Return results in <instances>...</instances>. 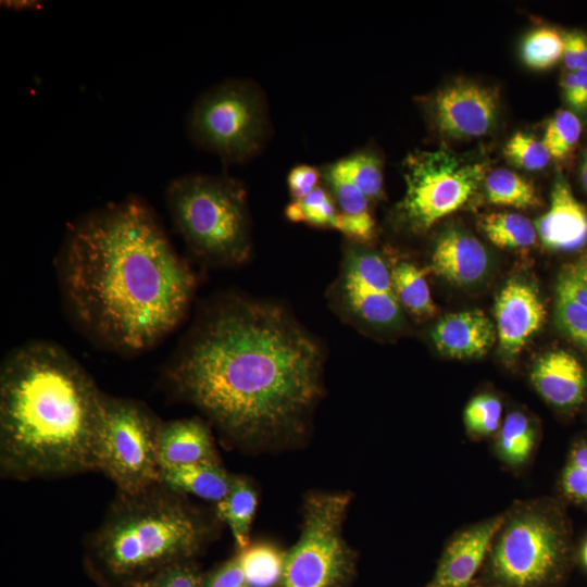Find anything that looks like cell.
<instances>
[{"mask_svg":"<svg viewBox=\"0 0 587 587\" xmlns=\"http://www.w3.org/2000/svg\"><path fill=\"white\" fill-rule=\"evenodd\" d=\"M322 359L283 309L227 298L191 329L166 377L229 440L259 447L301 432L322 394Z\"/></svg>","mask_w":587,"mask_h":587,"instance_id":"obj_1","label":"cell"},{"mask_svg":"<svg viewBox=\"0 0 587 587\" xmlns=\"http://www.w3.org/2000/svg\"><path fill=\"white\" fill-rule=\"evenodd\" d=\"M57 273L75 324L120 353L150 349L174 330L196 286L154 210L137 196L77 217L65 233Z\"/></svg>","mask_w":587,"mask_h":587,"instance_id":"obj_2","label":"cell"},{"mask_svg":"<svg viewBox=\"0 0 587 587\" xmlns=\"http://www.w3.org/2000/svg\"><path fill=\"white\" fill-rule=\"evenodd\" d=\"M105 394L61 346L32 340L0 370V472L15 479L99 470Z\"/></svg>","mask_w":587,"mask_h":587,"instance_id":"obj_3","label":"cell"},{"mask_svg":"<svg viewBox=\"0 0 587 587\" xmlns=\"http://www.w3.org/2000/svg\"><path fill=\"white\" fill-rule=\"evenodd\" d=\"M213 532L212 520L159 483L118 492L87 539L85 567L100 587H132L170 564L195 560Z\"/></svg>","mask_w":587,"mask_h":587,"instance_id":"obj_4","label":"cell"},{"mask_svg":"<svg viewBox=\"0 0 587 587\" xmlns=\"http://www.w3.org/2000/svg\"><path fill=\"white\" fill-rule=\"evenodd\" d=\"M165 203L174 228L199 260L242 263L251 250L243 186L223 175L186 174L167 185Z\"/></svg>","mask_w":587,"mask_h":587,"instance_id":"obj_5","label":"cell"},{"mask_svg":"<svg viewBox=\"0 0 587 587\" xmlns=\"http://www.w3.org/2000/svg\"><path fill=\"white\" fill-rule=\"evenodd\" d=\"M347 492L310 494L297 542L286 552L278 587H350L357 557L342 536Z\"/></svg>","mask_w":587,"mask_h":587,"instance_id":"obj_6","label":"cell"},{"mask_svg":"<svg viewBox=\"0 0 587 587\" xmlns=\"http://www.w3.org/2000/svg\"><path fill=\"white\" fill-rule=\"evenodd\" d=\"M405 192L396 216L405 229L421 234L463 208L486 177L487 163L449 150L416 151L403 163Z\"/></svg>","mask_w":587,"mask_h":587,"instance_id":"obj_7","label":"cell"},{"mask_svg":"<svg viewBox=\"0 0 587 587\" xmlns=\"http://www.w3.org/2000/svg\"><path fill=\"white\" fill-rule=\"evenodd\" d=\"M191 141L227 162L253 155L265 135V111L248 82L227 80L201 95L187 118Z\"/></svg>","mask_w":587,"mask_h":587,"instance_id":"obj_8","label":"cell"},{"mask_svg":"<svg viewBox=\"0 0 587 587\" xmlns=\"http://www.w3.org/2000/svg\"><path fill=\"white\" fill-rule=\"evenodd\" d=\"M160 421L143 403L105 396L99 470L118 492L135 494L159 482L157 445Z\"/></svg>","mask_w":587,"mask_h":587,"instance_id":"obj_9","label":"cell"},{"mask_svg":"<svg viewBox=\"0 0 587 587\" xmlns=\"http://www.w3.org/2000/svg\"><path fill=\"white\" fill-rule=\"evenodd\" d=\"M496 537L491 569L508 587L545 585L561 567L567 549L563 521L544 510L515 514Z\"/></svg>","mask_w":587,"mask_h":587,"instance_id":"obj_10","label":"cell"},{"mask_svg":"<svg viewBox=\"0 0 587 587\" xmlns=\"http://www.w3.org/2000/svg\"><path fill=\"white\" fill-rule=\"evenodd\" d=\"M333 295L338 310L354 325L392 329L402 322L390 267L365 243L352 241L346 246Z\"/></svg>","mask_w":587,"mask_h":587,"instance_id":"obj_11","label":"cell"},{"mask_svg":"<svg viewBox=\"0 0 587 587\" xmlns=\"http://www.w3.org/2000/svg\"><path fill=\"white\" fill-rule=\"evenodd\" d=\"M436 129L452 139H473L490 133L498 120V91L459 78L439 89L427 104Z\"/></svg>","mask_w":587,"mask_h":587,"instance_id":"obj_12","label":"cell"},{"mask_svg":"<svg viewBox=\"0 0 587 587\" xmlns=\"http://www.w3.org/2000/svg\"><path fill=\"white\" fill-rule=\"evenodd\" d=\"M495 314L500 351L511 359L541 328L546 311L532 284L511 279L497 297Z\"/></svg>","mask_w":587,"mask_h":587,"instance_id":"obj_13","label":"cell"},{"mask_svg":"<svg viewBox=\"0 0 587 587\" xmlns=\"http://www.w3.org/2000/svg\"><path fill=\"white\" fill-rule=\"evenodd\" d=\"M535 226L549 250L574 251L587 243V209L575 198L563 174L554 177L549 208Z\"/></svg>","mask_w":587,"mask_h":587,"instance_id":"obj_14","label":"cell"},{"mask_svg":"<svg viewBox=\"0 0 587 587\" xmlns=\"http://www.w3.org/2000/svg\"><path fill=\"white\" fill-rule=\"evenodd\" d=\"M503 523V516L495 517L454 537L427 587H467Z\"/></svg>","mask_w":587,"mask_h":587,"instance_id":"obj_15","label":"cell"},{"mask_svg":"<svg viewBox=\"0 0 587 587\" xmlns=\"http://www.w3.org/2000/svg\"><path fill=\"white\" fill-rule=\"evenodd\" d=\"M530 380L539 395L560 410H574L587 397V372L579 360L565 350L541 355L533 366Z\"/></svg>","mask_w":587,"mask_h":587,"instance_id":"obj_16","label":"cell"},{"mask_svg":"<svg viewBox=\"0 0 587 587\" xmlns=\"http://www.w3.org/2000/svg\"><path fill=\"white\" fill-rule=\"evenodd\" d=\"M489 258L473 235L457 228L445 230L435 242L429 268L447 282L465 287L486 275Z\"/></svg>","mask_w":587,"mask_h":587,"instance_id":"obj_17","label":"cell"},{"mask_svg":"<svg viewBox=\"0 0 587 587\" xmlns=\"http://www.w3.org/2000/svg\"><path fill=\"white\" fill-rule=\"evenodd\" d=\"M494 323L480 310H467L444 316L434 327L432 339L444 355L455 359L478 358L494 345Z\"/></svg>","mask_w":587,"mask_h":587,"instance_id":"obj_18","label":"cell"},{"mask_svg":"<svg viewBox=\"0 0 587 587\" xmlns=\"http://www.w3.org/2000/svg\"><path fill=\"white\" fill-rule=\"evenodd\" d=\"M160 470L204 461H218L211 432L197 419L162 422L157 445Z\"/></svg>","mask_w":587,"mask_h":587,"instance_id":"obj_19","label":"cell"},{"mask_svg":"<svg viewBox=\"0 0 587 587\" xmlns=\"http://www.w3.org/2000/svg\"><path fill=\"white\" fill-rule=\"evenodd\" d=\"M233 480L234 475L218 461H204L160 470L158 483L176 494L215 504L226 497Z\"/></svg>","mask_w":587,"mask_h":587,"instance_id":"obj_20","label":"cell"},{"mask_svg":"<svg viewBox=\"0 0 587 587\" xmlns=\"http://www.w3.org/2000/svg\"><path fill=\"white\" fill-rule=\"evenodd\" d=\"M257 505L258 495L253 485L237 475H234L226 497L214 504L215 517L229 527L238 551L250 545V529Z\"/></svg>","mask_w":587,"mask_h":587,"instance_id":"obj_21","label":"cell"},{"mask_svg":"<svg viewBox=\"0 0 587 587\" xmlns=\"http://www.w3.org/2000/svg\"><path fill=\"white\" fill-rule=\"evenodd\" d=\"M396 297L405 310L419 317L432 316L436 307L425 278V271L407 261L390 267Z\"/></svg>","mask_w":587,"mask_h":587,"instance_id":"obj_22","label":"cell"},{"mask_svg":"<svg viewBox=\"0 0 587 587\" xmlns=\"http://www.w3.org/2000/svg\"><path fill=\"white\" fill-rule=\"evenodd\" d=\"M250 587H278L282 580L286 552L277 546L259 541L237 553Z\"/></svg>","mask_w":587,"mask_h":587,"instance_id":"obj_23","label":"cell"},{"mask_svg":"<svg viewBox=\"0 0 587 587\" xmlns=\"http://www.w3.org/2000/svg\"><path fill=\"white\" fill-rule=\"evenodd\" d=\"M480 226L488 239L502 249H526L537 240L535 224L519 213H490L482 220Z\"/></svg>","mask_w":587,"mask_h":587,"instance_id":"obj_24","label":"cell"},{"mask_svg":"<svg viewBox=\"0 0 587 587\" xmlns=\"http://www.w3.org/2000/svg\"><path fill=\"white\" fill-rule=\"evenodd\" d=\"M485 188L488 201L497 205L527 209L540 204L534 185L508 168H495L487 173Z\"/></svg>","mask_w":587,"mask_h":587,"instance_id":"obj_25","label":"cell"},{"mask_svg":"<svg viewBox=\"0 0 587 587\" xmlns=\"http://www.w3.org/2000/svg\"><path fill=\"white\" fill-rule=\"evenodd\" d=\"M536 444V429L522 412L514 411L505 417L498 436L497 448L502 460L512 465L524 463Z\"/></svg>","mask_w":587,"mask_h":587,"instance_id":"obj_26","label":"cell"},{"mask_svg":"<svg viewBox=\"0 0 587 587\" xmlns=\"http://www.w3.org/2000/svg\"><path fill=\"white\" fill-rule=\"evenodd\" d=\"M337 167L372 201L383 197V161L372 150H362L334 162Z\"/></svg>","mask_w":587,"mask_h":587,"instance_id":"obj_27","label":"cell"},{"mask_svg":"<svg viewBox=\"0 0 587 587\" xmlns=\"http://www.w3.org/2000/svg\"><path fill=\"white\" fill-rule=\"evenodd\" d=\"M563 36L549 27H539L526 35L521 45V58L533 70H548L563 57Z\"/></svg>","mask_w":587,"mask_h":587,"instance_id":"obj_28","label":"cell"},{"mask_svg":"<svg viewBox=\"0 0 587 587\" xmlns=\"http://www.w3.org/2000/svg\"><path fill=\"white\" fill-rule=\"evenodd\" d=\"M583 124L571 110H559L547 123L542 142L551 159H565L579 142Z\"/></svg>","mask_w":587,"mask_h":587,"instance_id":"obj_29","label":"cell"},{"mask_svg":"<svg viewBox=\"0 0 587 587\" xmlns=\"http://www.w3.org/2000/svg\"><path fill=\"white\" fill-rule=\"evenodd\" d=\"M338 212L330 193L320 186L307 197L294 200L286 208V215L292 222L330 228Z\"/></svg>","mask_w":587,"mask_h":587,"instance_id":"obj_30","label":"cell"},{"mask_svg":"<svg viewBox=\"0 0 587 587\" xmlns=\"http://www.w3.org/2000/svg\"><path fill=\"white\" fill-rule=\"evenodd\" d=\"M322 178L339 212L357 215L371 213L370 200L335 163L327 165L323 170Z\"/></svg>","mask_w":587,"mask_h":587,"instance_id":"obj_31","label":"cell"},{"mask_svg":"<svg viewBox=\"0 0 587 587\" xmlns=\"http://www.w3.org/2000/svg\"><path fill=\"white\" fill-rule=\"evenodd\" d=\"M505 158L526 171H540L547 167L551 155L542 140L523 132L515 133L503 148Z\"/></svg>","mask_w":587,"mask_h":587,"instance_id":"obj_32","label":"cell"},{"mask_svg":"<svg viewBox=\"0 0 587 587\" xmlns=\"http://www.w3.org/2000/svg\"><path fill=\"white\" fill-rule=\"evenodd\" d=\"M555 319L562 332L587 351V307L557 288Z\"/></svg>","mask_w":587,"mask_h":587,"instance_id":"obj_33","label":"cell"},{"mask_svg":"<svg viewBox=\"0 0 587 587\" xmlns=\"http://www.w3.org/2000/svg\"><path fill=\"white\" fill-rule=\"evenodd\" d=\"M502 404L489 394L474 397L464 410V423L471 434L488 436L500 427Z\"/></svg>","mask_w":587,"mask_h":587,"instance_id":"obj_34","label":"cell"},{"mask_svg":"<svg viewBox=\"0 0 587 587\" xmlns=\"http://www.w3.org/2000/svg\"><path fill=\"white\" fill-rule=\"evenodd\" d=\"M561 487L565 497L587 507V440L571 449L561 475Z\"/></svg>","mask_w":587,"mask_h":587,"instance_id":"obj_35","label":"cell"},{"mask_svg":"<svg viewBox=\"0 0 587 587\" xmlns=\"http://www.w3.org/2000/svg\"><path fill=\"white\" fill-rule=\"evenodd\" d=\"M203 573L195 560L170 564L132 587H201Z\"/></svg>","mask_w":587,"mask_h":587,"instance_id":"obj_36","label":"cell"},{"mask_svg":"<svg viewBox=\"0 0 587 587\" xmlns=\"http://www.w3.org/2000/svg\"><path fill=\"white\" fill-rule=\"evenodd\" d=\"M557 288L587 307V250L562 268Z\"/></svg>","mask_w":587,"mask_h":587,"instance_id":"obj_37","label":"cell"},{"mask_svg":"<svg viewBox=\"0 0 587 587\" xmlns=\"http://www.w3.org/2000/svg\"><path fill=\"white\" fill-rule=\"evenodd\" d=\"M332 228L342 233L352 241L360 243H367L375 236V221L371 213L357 215L338 212L334 218Z\"/></svg>","mask_w":587,"mask_h":587,"instance_id":"obj_38","label":"cell"},{"mask_svg":"<svg viewBox=\"0 0 587 587\" xmlns=\"http://www.w3.org/2000/svg\"><path fill=\"white\" fill-rule=\"evenodd\" d=\"M563 99L572 112L587 115V70L565 72L561 77Z\"/></svg>","mask_w":587,"mask_h":587,"instance_id":"obj_39","label":"cell"},{"mask_svg":"<svg viewBox=\"0 0 587 587\" xmlns=\"http://www.w3.org/2000/svg\"><path fill=\"white\" fill-rule=\"evenodd\" d=\"M201 587H250L238 555L203 574Z\"/></svg>","mask_w":587,"mask_h":587,"instance_id":"obj_40","label":"cell"},{"mask_svg":"<svg viewBox=\"0 0 587 587\" xmlns=\"http://www.w3.org/2000/svg\"><path fill=\"white\" fill-rule=\"evenodd\" d=\"M562 36L565 72L587 70V33L575 29L564 32Z\"/></svg>","mask_w":587,"mask_h":587,"instance_id":"obj_41","label":"cell"},{"mask_svg":"<svg viewBox=\"0 0 587 587\" xmlns=\"http://www.w3.org/2000/svg\"><path fill=\"white\" fill-rule=\"evenodd\" d=\"M321 173L309 165L294 167L288 175V188L294 200H299L311 193L320 180Z\"/></svg>","mask_w":587,"mask_h":587,"instance_id":"obj_42","label":"cell"},{"mask_svg":"<svg viewBox=\"0 0 587 587\" xmlns=\"http://www.w3.org/2000/svg\"><path fill=\"white\" fill-rule=\"evenodd\" d=\"M41 3L42 2L36 0H2L0 5L5 10L22 12L38 10L40 9Z\"/></svg>","mask_w":587,"mask_h":587,"instance_id":"obj_43","label":"cell"},{"mask_svg":"<svg viewBox=\"0 0 587 587\" xmlns=\"http://www.w3.org/2000/svg\"><path fill=\"white\" fill-rule=\"evenodd\" d=\"M578 176L583 188L587 192V147L583 150L579 158Z\"/></svg>","mask_w":587,"mask_h":587,"instance_id":"obj_44","label":"cell"},{"mask_svg":"<svg viewBox=\"0 0 587 587\" xmlns=\"http://www.w3.org/2000/svg\"><path fill=\"white\" fill-rule=\"evenodd\" d=\"M580 558H582L583 564L587 569V539L585 540V542H584V545L582 547Z\"/></svg>","mask_w":587,"mask_h":587,"instance_id":"obj_45","label":"cell"}]
</instances>
